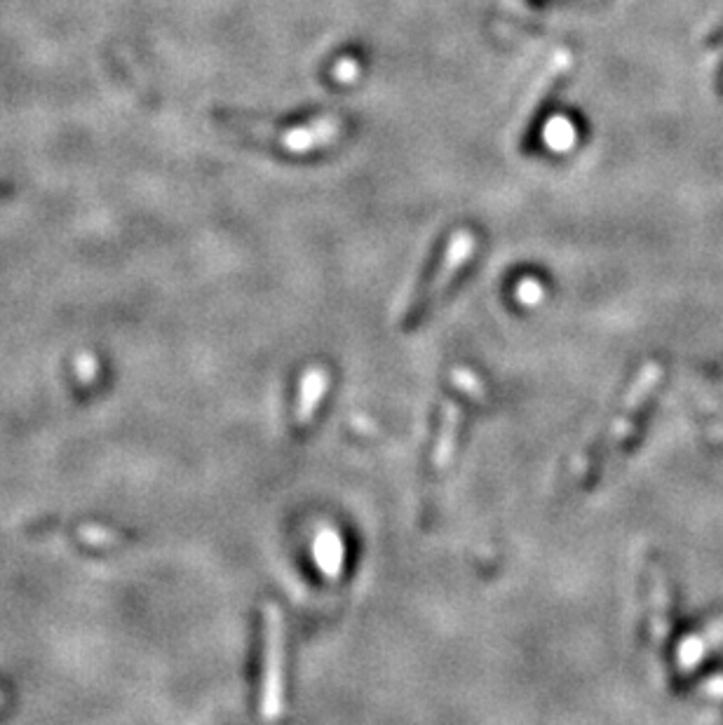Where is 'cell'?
<instances>
[{"mask_svg":"<svg viewBox=\"0 0 723 725\" xmlns=\"http://www.w3.org/2000/svg\"><path fill=\"white\" fill-rule=\"evenodd\" d=\"M451 378H454L458 390L463 392V395H470L472 399H482L484 397V388L482 383H479V378L472 374L470 369L465 367H456L454 371H451Z\"/></svg>","mask_w":723,"mask_h":725,"instance_id":"obj_8","label":"cell"},{"mask_svg":"<svg viewBox=\"0 0 723 725\" xmlns=\"http://www.w3.org/2000/svg\"><path fill=\"white\" fill-rule=\"evenodd\" d=\"M463 416L465 413H463L461 399H447V402H444L442 413H439L435 449H432V470H435V474H442L444 470H447V467L451 465V460H454V456H456Z\"/></svg>","mask_w":723,"mask_h":725,"instance_id":"obj_4","label":"cell"},{"mask_svg":"<svg viewBox=\"0 0 723 725\" xmlns=\"http://www.w3.org/2000/svg\"><path fill=\"white\" fill-rule=\"evenodd\" d=\"M547 141H550V146L569 148L571 141H573V127L569 123L554 125L552 127V134H547Z\"/></svg>","mask_w":723,"mask_h":725,"instance_id":"obj_9","label":"cell"},{"mask_svg":"<svg viewBox=\"0 0 723 725\" xmlns=\"http://www.w3.org/2000/svg\"><path fill=\"white\" fill-rule=\"evenodd\" d=\"M660 367L658 364H646L644 369L639 371L637 378H634L630 390L620 404L616 416H613L608 428L601 432V435L594 439V444L587 449L583 456L576 460L573 465V477L587 481V484H594V479L601 477V472L606 470L608 460H611L616 453L623 449L625 439L632 435L634 428H637V420L644 413L648 399H651L655 385L660 381Z\"/></svg>","mask_w":723,"mask_h":725,"instance_id":"obj_1","label":"cell"},{"mask_svg":"<svg viewBox=\"0 0 723 725\" xmlns=\"http://www.w3.org/2000/svg\"><path fill=\"white\" fill-rule=\"evenodd\" d=\"M475 249H477V235L472 233V230H458V233L451 235L449 245L442 254V261L437 263L423 287L416 291L414 298H411L407 317H404V324H407V327H416V324L437 306V301L444 296V291L454 284L458 273L465 268V263L472 259Z\"/></svg>","mask_w":723,"mask_h":725,"instance_id":"obj_3","label":"cell"},{"mask_svg":"<svg viewBox=\"0 0 723 725\" xmlns=\"http://www.w3.org/2000/svg\"><path fill=\"white\" fill-rule=\"evenodd\" d=\"M648 601H651V632L655 643H662L667 639V629H670V599H667V585L665 578L658 568H653L648 575Z\"/></svg>","mask_w":723,"mask_h":725,"instance_id":"obj_6","label":"cell"},{"mask_svg":"<svg viewBox=\"0 0 723 725\" xmlns=\"http://www.w3.org/2000/svg\"><path fill=\"white\" fill-rule=\"evenodd\" d=\"M329 369L320 367H310L306 374L301 376V385H299V397H296V411H294V423L299 430H308L310 423H313L317 409H320L324 395L329 392Z\"/></svg>","mask_w":723,"mask_h":725,"instance_id":"obj_5","label":"cell"},{"mask_svg":"<svg viewBox=\"0 0 723 725\" xmlns=\"http://www.w3.org/2000/svg\"><path fill=\"white\" fill-rule=\"evenodd\" d=\"M315 554H317V561H320L324 573L336 575L341 571L343 547H341V540L336 538V533H331V531L322 533L315 542Z\"/></svg>","mask_w":723,"mask_h":725,"instance_id":"obj_7","label":"cell"},{"mask_svg":"<svg viewBox=\"0 0 723 725\" xmlns=\"http://www.w3.org/2000/svg\"><path fill=\"white\" fill-rule=\"evenodd\" d=\"M261 669V716L275 721L285 709V620L275 603L263 606Z\"/></svg>","mask_w":723,"mask_h":725,"instance_id":"obj_2","label":"cell"}]
</instances>
